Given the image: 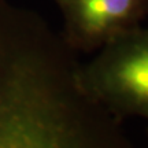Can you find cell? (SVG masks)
I'll use <instances>...</instances> for the list:
<instances>
[{"label": "cell", "instance_id": "cell-2", "mask_svg": "<svg viewBox=\"0 0 148 148\" xmlns=\"http://www.w3.org/2000/svg\"><path fill=\"white\" fill-rule=\"evenodd\" d=\"M77 81L89 99L121 121H148V29L132 27L97 49L88 63L78 64Z\"/></svg>", "mask_w": 148, "mask_h": 148}, {"label": "cell", "instance_id": "cell-3", "mask_svg": "<svg viewBox=\"0 0 148 148\" xmlns=\"http://www.w3.org/2000/svg\"><path fill=\"white\" fill-rule=\"evenodd\" d=\"M64 22L63 36L73 51L93 52L111 38L138 26L148 0H55Z\"/></svg>", "mask_w": 148, "mask_h": 148}, {"label": "cell", "instance_id": "cell-1", "mask_svg": "<svg viewBox=\"0 0 148 148\" xmlns=\"http://www.w3.org/2000/svg\"><path fill=\"white\" fill-rule=\"evenodd\" d=\"M78 64L37 12L0 0V148H130L79 88Z\"/></svg>", "mask_w": 148, "mask_h": 148}]
</instances>
